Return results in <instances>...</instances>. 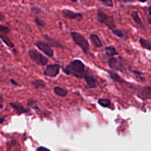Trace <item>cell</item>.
<instances>
[{
  "mask_svg": "<svg viewBox=\"0 0 151 151\" xmlns=\"http://www.w3.org/2000/svg\"><path fill=\"white\" fill-rule=\"evenodd\" d=\"M63 71L67 75H72L76 78H82L85 74L84 64L78 59L72 61L63 69Z\"/></svg>",
  "mask_w": 151,
  "mask_h": 151,
  "instance_id": "1",
  "label": "cell"
},
{
  "mask_svg": "<svg viewBox=\"0 0 151 151\" xmlns=\"http://www.w3.org/2000/svg\"><path fill=\"white\" fill-rule=\"evenodd\" d=\"M96 19L98 22L104 24L111 30L115 29L116 27L114 17L113 15H108L100 10L97 11Z\"/></svg>",
  "mask_w": 151,
  "mask_h": 151,
  "instance_id": "2",
  "label": "cell"
},
{
  "mask_svg": "<svg viewBox=\"0 0 151 151\" xmlns=\"http://www.w3.org/2000/svg\"><path fill=\"white\" fill-rule=\"evenodd\" d=\"M71 37L75 44L79 46L85 54H87L90 48L87 40L83 35L76 31L71 32Z\"/></svg>",
  "mask_w": 151,
  "mask_h": 151,
  "instance_id": "3",
  "label": "cell"
},
{
  "mask_svg": "<svg viewBox=\"0 0 151 151\" xmlns=\"http://www.w3.org/2000/svg\"><path fill=\"white\" fill-rule=\"evenodd\" d=\"M28 55L32 61L40 65H45L48 62V58L47 57L34 49L28 51Z\"/></svg>",
  "mask_w": 151,
  "mask_h": 151,
  "instance_id": "4",
  "label": "cell"
},
{
  "mask_svg": "<svg viewBox=\"0 0 151 151\" xmlns=\"http://www.w3.org/2000/svg\"><path fill=\"white\" fill-rule=\"evenodd\" d=\"M36 45L37 48L41 51H42L45 55L50 57H52L54 55V51L51 46L46 42L38 40L36 42Z\"/></svg>",
  "mask_w": 151,
  "mask_h": 151,
  "instance_id": "5",
  "label": "cell"
},
{
  "mask_svg": "<svg viewBox=\"0 0 151 151\" xmlns=\"http://www.w3.org/2000/svg\"><path fill=\"white\" fill-rule=\"evenodd\" d=\"M60 68V66L59 64H49L47 66L45 70L44 71V75L50 77H55L58 74Z\"/></svg>",
  "mask_w": 151,
  "mask_h": 151,
  "instance_id": "6",
  "label": "cell"
},
{
  "mask_svg": "<svg viewBox=\"0 0 151 151\" xmlns=\"http://www.w3.org/2000/svg\"><path fill=\"white\" fill-rule=\"evenodd\" d=\"M61 12L64 17L69 19H76L78 21H80L83 18L82 14L79 12H75L67 9H63L61 11Z\"/></svg>",
  "mask_w": 151,
  "mask_h": 151,
  "instance_id": "7",
  "label": "cell"
},
{
  "mask_svg": "<svg viewBox=\"0 0 151 151\" xmlns=\"http://www.w3.org/2000/svg\"><path fill=\"white\" fill-rule=\"evenodd\" d=\"M109 66L110 68L114 70L117 71H122L123 70V65L122 63L114 57L110 58L108 61Z\"/></svg>",
  "mask_w": 151,
  "mask_h": 151,
  "instance_id": "8",
  "label": "cell"
},
{
  "mask_svg": "<svg viewBox=\"0 0 151 151\" xmlns=\"http://www.w3.org/2000/svg\"><path fill=\"white\" fill-rule=\"evenodd\" d=\"M44 37L46 42H47L51 47H54L55 48H64V46L55 39L50 37L47 35H44Z\"/></svg>",
  "mask_w": 151,
  "mask_h": 151,
  "instance_id": "9",
  "label": "cell"
},
{
  "mask_svg": "<svg viewBox=\"0 0 151 151\" xmlns=\"http://www.w3.org/2000/svg\"><path fill=\"white\" fill-rule=\"evenodd\" d=\"M84 80L87 83V84L91 88H95L97 86V81L91 75L85 73L84 76Z\"/></svg>",
  "mask_w": 151,
  "mask_h": 151,
  "instance_id": "10",
  "label": "cell"
},
{
  "mask_svg": "<svg viewBox=\"0 0 151 151\" xmlns=\"http://www.w3.org/2000/svg\"><path fill=\"white\" fill-rule=\"evenodd\" d=\"M10 105L11 107L15 110L17 113L18 114L21 113H25L28 111L27 109H25L21 103H17V102H12L10 103Z\"/></svg>",
  "mask_w": 151,
  "mask_h": 151,
  "instance_id": "11",
  "label": "cell"
},
{
  "mask_svg": "<svg viewBox=\"0 0 151 151\" xmlns=\"http://www.w3.org/2000/svg\"><path fill=\"white\" fill-rule=\"evenodd\" d=\"M89 38H90L91 42L95 47H101L103 45V44H102V42H101L100 38L96 34H91L90 35Z\"/></svg>",
  "mask_w": 151,
  "mask_h": 151,
  "instance_id": "12",
  "label": "cell"
},
{
  "mask_svg": "<svg viewBox=\"0 0 151 151\" xmlns=\"http://www.w3.org/2000/svg\"><path fill=\"white\" fill-rule=\"evenodd\" d=\"M104 50L106 54L109 56L113 57L114 55L118 54V52L116 51V48L112 45L105 47L104 48Z\"/></svg>",
  "mask_w": 151,
  "mask_h": 151,
  "instance_id": "13",
  "label": "cell"
},
{
  "mask_svg": "<svg viewBox=\"0 0 151 151\" xmlns=\"http://www.w3.org/2000/svg\"><path fill=\"white\" fill-rule=\"evenodd\" d=\"M54 93L58 96H61V97H65L67 94H68V91L67 90H65V88H61L60 87H54Z\"/></svg>",
  "mask_w": 151,
  "mask_h": 151,
  "instance_id": "14",
  "label": "cell"
},
{
  "mask_svg": "<svg viewBox=\"0 0 151 151\" xmlns=\"http://www.w3.org/2000/svg\"><path fill=\"white\" fill-rule=\"evenodd\" d=\"M0 39L8 47H9L10 48H14V43L12 42V41L11 40V39L6 35L0 34Z\"/></svg>",
  "mask_w": 151,
  "mask_h": 151,
  "instance_id": "15",
  "label": "cell"
},
{
  "mask_svg": "<svg viewBox=\"0 0 151 151\" xmlns=\"http://www.w3.org/2000/svg\"><path fill=\"white\" fill-rule=\"evenodd\" d=\"M139 42L142 48L146 49V50H151V43L148 40H147L142 37H140L139 38Z\"/></svg>",
  "mask_w": 151,
  "mask_h": 151,
  "instance_id": "16",
  "label": "cell"
},
{
  "mask_svg": "<svg viewBox=\"0 0 151 151\" xmlns=\"http://www.w3.org/2000/svg\"><path fill=\"white\" fill-rule=\"evenodd\" d=\"M131 17H132L133 19L134 20V21L139 25H140V27H143V22L142 21L140 18L139 17V13L137 11H135L132 12V13L131 14Z\"/></svg>",
  "mask_w": 151,
  "mask_h": 151,
  "instance_id": "17",
  "label": "cell"
},
{
  "mask_svg": "<svg viewBox=\"0 0 151 151\" xmlns=\"http://www.w3.org/2000/svg\"><path fill=\"white\" fill-rule=\"evenodd\" d=\"M31 85L36 88H44L45 87V84L44 82L41 80H35L32 81Z\"/></svg>",
  "mask_w": 151,
  "mask_h": 151,
  "instance_id": "18",
  "label": "cell"
},
{
  "mask_svg": "<svg viewBox=\"0 0 151 151\" xmlns=\"http://www.w3.org/2000/svg\"><path fill=\"white\" fill-rule=\"evenodd\" d=\"M109 75H110L111 78L113 81H114L116 82H119V83H122L123 81V80L122 79L120 76L119 75H118L117 73H116L113 71H109Z\"/></svg>",
  "mask_w": 151,
  "mask_h": 151,
  "instance_id": "19",
  "label": "cell"
},
{
  "mask_svg": "<svg viewBox=\"0 0 151 151\" xmlns=\"http://www.w3.org/2000/svg\"><path fill=\"white\" fill-rule=\"evenodd\" d=\"M111 31H112L113 34L114 35H116V36H117V37H119L120 38H124V37H125V33L122 30L115 28V29H112Z\"/></svg>",
  "mask_w": 151,
  "mask_h": 151,
  "instance_id": "20",
  "label": "cell"
},
{
  "mask_svg": "<svg viewBox=\"0 0 151 151\" xmlns=\"http://www.w3.org/2000/svg\"><path fill=\"white\" fill-rule=\"evenodd\" d=\"M98 103L102 107H107L110 105V101L106 99H100L98 100Z\"/></svg>",
  "mask_w": 151,
  "mask_h": 151,
  "instance_id": "21",
  "label": "cell"
},
{
  "mask_svg": "<svg viewBox=\"0 0 151 151\" xmlns=\"http://www.w3.org/2000/svg\"><path fill=\"white\" fill-rule=\"evenodd\" d=\"M10 31H11L10 28L8 26L0 24V32L4 33L5 34H9Z\"/></svg>",
  "mask_w": 151,
  "mask_h": 151,
  "instance_id": "22",
  "label": "cell"
},
{
  "mask_svg": "<svg viewBox=\"0 0 151 151\" xmlns=\"http://www.w3.org/2000/svg\"><path fill=\"white\" fill-rule=\"evenodd\" d=\"M34 21H35V24H36L38 26H39V27H44V26L45 25V22L44 20L40 19V18L39 17H36L35 18Z\"/></svg>",
  "mask_w": 151,
  "mask_h": 151,
  "instance_id": "23",
  "label": "cell"
},
{
  "mask_svg": "<svg viewBox=\"0 0 151 151\" xmlns=\"http://www.w3.org/2000/svg\"><path fill=\"white\" fill-rule=\"evenodd\" d=\"M31 11L32 14H40L42 12V10L41 9H40V8L36 6H32L31 7Z\"/></svg>",
  "mask_w": 151,
  "mask_h": 151,
  "instance_id": "24",
  "label": "cell"
},
{
  "mask_svg": "<svg viewBox=\"0 0 151 151\" xmlns=\"http://www.w3.org/2000/svg\"><path fill=\"white\" fill-rule=\"evenodd\" d=\"M103 4L109 7H113V3L112 0H100Z\"/></svg>",
  "mask_w": 151,
  "mask_h": 151,
  "instance_id": "25",
  "label": "cell"
},
{
  "mask_svg": "<svg viewBox=\"0 0 151 151\" xmlns=\"http://www.w3.org/2000/svg\"><path fill=\"white\" fill-rule=\"evenodd\" d=\"M37 151H51V150H49L48 148L45 147L44 146H40L37 148Z\"/></svg>",
  "mask_w": 151,
  "mask_h": 151,
  "instance_id": "26",
  "label": "cell"
},
{
  "mask_svg": "<svg viewBox=\"0 0 151 151\" xmlns=\"http://www.w3.org/2000/svg\"><path fill=\"white\" fill-rule=\"evenodd\" d=\"M4 16L3 14L1 12H0V21H2V19H4Z\"/></svg>",
  "mask_w": 151,
  "mask_h": 151,
  "instance_id": "27",
  "label": "cell"
},
{
  "mask_svg": "<svg viewBox=\"0 0 151 151\" xmlns=\"http://www.w3.org/2000/svg\"><path fill=\"white\" fill-rule=\"evenodd\" d=\"M11 81V83H12L13 84H14V85H17V86H18V83L16 82V81H15L14 80H10Z\"/></svg>",
  "mask_w": 151,
  "mask_h": 151,
  "instance_id": "28",
  "label": "cell"
},
{
  "mask_svg": "<svg viewBox=\"0 0 151 151\" xmlns=\"http://www.w3.org/2000/svg\"><path fill=\"white\" fill-rule=\"evenodd\" d=\"M124 2H133L134 0H120Z\"/></svg>",
  "mask_w": 151,
  "mask_h": 151,
  "instance_id": "29",
  "label": "cell"
},
{
  "mask_svg": "<svg viewBox=\"0 0 151 151\" xmlns=\"http://www.w3.org/2000/svg\"><path fill=\"white\" fill-rule=\"evenodd\" d=\"M148 12H149V14L151 16V5L148 8Z\"/></svg>",
  "mask_w": 151,
  "mask_h": 151,
  "instance_id": "30",
  "label": "cell"
},
{
  "mask_svg": "<svg viewBox=\"0 0 151 151\" xmlns=\"http://www.w3.org/2000/svg\"><path fill=\"white\" fill-rule=\"evenodd\" d=\"M4 121V118H1L0 117V124H1L2 123H3Z\"/></svg>",
  "mask_w": 151,
  "mask_h": 151,
  "instance_id": "31",
  "label": "cell"
},
{
  "mask_svg": "<svg viewBox=\"0 0 151 151\" xmlns=\"http://www.w3.org/2000/svg\"><path fill=\"white\" fill-rule=\"evenodd\" d=\"M147 22L150 25H151V18H147Z\"/></svg>",
  "mask_w": 151,
  "mask_h": 151,
  "instance_id": "32",
  "label": "cell"
},
{
  "mask_svg": "<svg viewBox=\"0 0 151 151\" xmlns=\"http://www.w3.org/2000/svg\"><path fill=\"white\" fill-rule=\"evenodd\" d=\"M137 1H139V2H145L147 1L148 0H137Z\"/></svg>",
  "mask_w": 151,
  "mask_h": 151,
  "instance_id": "33",
  "label": "cell"
},
{
  "mask_svg": "<svg viewBox=\"0 0 151 151\" xmlns=\"http://www.w3.org/2000/svg\"><path fill=\"white\" fill-rule=\"evenodd\" d=\"M70 1L73 2H77L78 1V0H70Z\"/></svg>",
  "mask_w": 151,
  "mask_h": 151,
  "instance_id": "34",
  "label": "cell"
}]
</instances>
